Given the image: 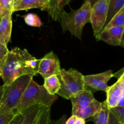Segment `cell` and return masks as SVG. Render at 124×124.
<instances>
[{
  "mask_svg": "<svg viewBox=\"0 0 124 124\" xmlns=\"http://www.w3.org/2000/svg\"><path fill=\"white\" fill-rule=\"evenodd\" d=\"M40 59L33 56L27 49L15 47L8 51L0 64L4 86H8L24 75L34 76L38 73Z\"/></svg>",
  "mask_w": 124,
  "mask_h": 124,
  "instance_id": "1",
  "label": "cell"
},
{
  "mask_svg": "<svg viewBox=\"0 0 124 124\" xmlns=\"http://www.w3.org/2000/svg\"><path fill=\"white\" fill-rule=\"evenodd\" d=\"M91 8L89 2H84L82 6L77 10L71 9L70 12L62 10L60 21L63 32L69 31L79 39H82L84 27L90 23Z\"/></svg>",
  "mask_w": 124,
  "mask_h": 124,
  "instance_id": "2",
  "label": "cell"
},
{
  "mask_svg": "<svg viewBox=\"0 0 124 124\" xmlns=\"http://www.w3.org/2000/svg\"><path fill=\"white\" fill-rule=\"evenodd\" d=\"M57 99L56 95L50 94L43 85L37 84L32 78L25 88L15 111L16 113H21L24 109L37 103H41L46 107L51 108Z\"/></svg>",
  "mask_w": 124,
  "mask_h": 124,
  "instance_id": "3",
  "label": "cell"
},
{
  "mask_svg": "<svg viewBox=\"0 0 124 124\" xmlns=\"http://www.w3.org/2000/svg\"><path fill=\"white\" fill-rule=\"evenodd\" d=\"M33 76L24 75L8 86H4V92L0 101V114L15 111L21 97Z\"/></svg>",
  "mask_w": 124,
  "mask_h": 124,
  "instance_id": "4",
  "label": "cell"
},
{
  "mask_svg": "<svg viewBox=\"0 0 124 124\" xmlns=\"http://www.w3.org/2000/svg\"><path fill=\"white\" fill-rule=\"evenodd\" d=\"M58 76L61 83V88L57 94L64 99H70L86 88L84 76L75 69L67 70L61 69Z\"/></svg>",
  "mask_w": 124,
  "mask_h": 124,
  "instance_id": "5",
  "label": "cell"
},
{
  "mask_svg": "<svg viewBox=\"0 0 124 124\" xmlns=\"http://www.w3.org/2000/svg\"><path fill=\"white\" fill-rule=\"evenodd\" d=\"M108 6L109 0H99L91 8L90 23L94 36L99 35L105 26Z\"/></svg>",
  "mask_w": 124,
  "mask_h": 124,
  "instance_id": "6",
  "label": "cell"
},
{
  "mask_svg": "<svg viewBox=\"0 0 124 124\" xmlns=\"http://www.w3.org/2000/svg\"><path fill=\"white\" fill-rule=\"evenodd\" d=\"M61 68L58 56L53 52L46 54L40 59L39 64L38 73L46 79L52 75H58L60 73Z\"/></svg>",
  "mask_w": 124,
  "mask_h": 124,
  "instance_id": "7",
  "label": "cell"
},
{
  "mask_svg": "<svg viewBox=\"0 0 124 124\" xmlns=\"http://www.w3.org/2000/svg\"><path fill=\"white\" fill-rule=\"evenodd\" d=\"M113 77L112 70H110L101 73L84 76L85 85L93 92L97 91L106 92L109 86L107 83Z\"/></svg>",
  "mask_w": 124,
  "mask_h": 124,
  "instance_id": "8",
  "label": "cell"
},
{
  "mask_svg": "<svg viewBox=\"0 0 124 124\" xmlns=\"http://www.w3.org/2000/svg\"><path fill=\"white\" fill-rule=\"evenodd\" d=\"M124 33V27H113L104 29L95 38L97 41H102L111 46H120Z\"/></svg>",
  "mask_w": 124,
  "mask_h": 124,
  "instance_id": "9",
  "label": "cell"
},
{
  "mask_svg": "<svg viewBox=\"0 0 124 124\" xmlns=\"http://www.w3.org/2000/svg\"><path fill=\"white\" fill-rule=\"evenodd\" d=\"M50 4V0H17L13 4V13L31 8H39L42 11L48 12Z\"/></svg>",
  "mask_w": 124,
  "mask_h": 124,
  "instance_id": "10",
  "label": "cell"
},
{
  "mask_svg": "<svg viewBox=\"0 0 124 124\" xmlns=\"http://www.w3.org/2000/svg\"><path fill=\"white\" fill-rule=\"evenodd\" d=\"M93 93V91L86 87L81 93L70 99L72 104V115L84 108L95 99Z\"/></svg>",
  "mask_w": 124,
  "mask_h": 124,
  "instance_id": "11",
  "label": "cell"
},
{
  "mask_svg": "<svg viewBox=\"0 0 124 124\" xmlns=\"http://www.w3.org/2000/svg\"><path fill=\"white\" fill-rule=\"evenodd\" d=\"M12 13L5 15L0 19V42L7 46L12 30Z\"/></svg>",
  "mask_w": 124,
  "mask_h": 124,
  "instance_id": "12",
  "label": "cell"
},
{
  "mask_svg": "<svg viewBox=\"0 0 124 124\" xmlns=\"http://www.w3.org/2000/svg\"><path fill=\"white\" fill-rule=\"evenodd\" d=\"M44 106L41 103H37L23 110L21 112L23 116L21 124H35L38 116Z\"/></svg>",
  "mask_w": 124,
  "mask_h": 124,
  "instance_id": "13",
  "label": "cell"
},
{
  "mask_svg": "<svg viewBox=\"0 0 124 124\" xmlns=\"http://www.w3.org/2000/svg\"><path fill=\"white\" fill-rule=\"evenodd\" d=\"M107 99L105 100L108 106L110 108H113L117 106L120 96L124 93V90L121 88L119 81L111 86H109L107 90Z\"/></svg>",
  "mask_w": 124,
  "mask_h": 124,
  "instance_id": "14",
  "label": "cell"
},
{
  "mask_svg": "<svg viewBox=\"0 0 124 124\" xmlns=\"http://www.w3.org/2000/svg\"><path fill=\"white\" fill-rule=\"evenodd\" d=\"M101 102L95 99L87 106L79 110L72 115H75L76 117L86 120L93 117L99 111V109L101 108Z\"/></svg>",
  "mask_w": 124,
  "mask_h": 124,
  "instance_id": "15",
  "label": "cell"
},
{
  "mask_svg": "<svg viewBox=\"0 0 124 124\" xmlns=\"http://www.w3.org/2000/svg\"><path fill=\"white\" fill-rule=\"evenodd\" d=\"M109 113L110 108L105 101L101 102V108L93 117H90V121L94 122V124H107Z\"/></svg>",
  "mask_w": 124,
  "mask_h": 124,
  "instance_id": "16",
  "label": "cell"
},
{
  "mask_svg": "<svg viewBox=\"0 0 124 124\" xmlns=\"http://www.w3.org/2000/svg\"><path fill=\"white\" fill-rule=\"evenodd\" d=\"M44 87L50 94L56 95L61 88V83L57 75H52L44 79Z\"/></svg>",
  "mask_w": 124,
  "mask_h": 124,
  "instance_id": "17",
  "label": "cell"
},
{
  "mask_svg": "<svg viewBox=\"0 0 124 124\" xmlns=\"http://www.w3.org/2000/svg\"><path fill=\"white\" fill-rule=\"evenodd\" d=\"M124 7V0H109L107 18L105 24V27L114 16Z\"/></svg>",
  "mask_w": 124,
  "mask_h": 124,
  "instance_id": "18",
  "label": "cell"
},
{
  "mask_svg": "<svg viewBox=\"0 0 124 124\" xmlns=\"http://www.w3.org/2000/svg\"><path fill=\"white\" fill-rule=\"evenodd\" d=\"M113 27H124V7L114 16L103 30Z\"/></svg>",
  "mask_w": 124,
  "mask_h": 124,
  "instance_id": "19",
  "label": "cell"
},
{
  "mask_svg": "<svg viewBox=\"0 0 124 124\" xmlns=\"http://www.w3.org/2000/svg\"><path fill=\"white\" fill-rule=\"evenodd\" d=\"M50 8L47 12L53 20L60 21L61 14L62 10L59 7V0H50Z\"/></svg>",
  "mask_w": 124,
  "mask_h": 124,
  "instance_id": "20",
  "label": "cell"
},
{
  "mask_svg": "<svg viewBox=\"0 0 124 124\" xmlns=\"http://www.w3.org/2000/svg\"><path fill=\"white\" fill-rule=\"evenodd\" d=\"M51 121V108L44 106L41 110L35 124H49Z\"/></svg>",
  "mask_w": 124,
  "mask_h": 124,
  "instance_id": "21",
  "label": "cell"
},
{
  "mask_svg": "<svg viewBox=\"0 0 124 124\" xmlns=\"http://www.w3.org/2000/svg\"><path fill=\"white\" fill-rule=\"evenodd\" d=\"M23 18L27 25L34 27H41L42 23L39 17L35 13H30L23 16Z\"/></svg>",
  "mask_w": 124,
  "mask_h": 124,
  "instance_id": "22",
  "label": "cell"
},
{
  "mask_svg": "<svg viewBox=\"0 0 124 124\" xmlns=\"http://www.w3.org/2000/svg\"><path fill=\"white\" fill-rule=\"evenodd\" d=\"M15 0H0V8L3 16L8 13H13V7Z\"/></svg>",
  "mask_w": 124,
  "mask_h": 124,
  "instance_id": "23",
  "label": "cell"
},
{
  "mask_svg": "<svg viewBox=\"0 0 124 124\" xmlns=\"http://www.w3.org/2000/svg\"><path fill=\"white\" fill-rule=\"evenodd\" d=\"M16 114L15 111L0 114V124H8Z\"/></svg>",
  "mask_w": 124,
  "mask_h": 124,
  "instance_id": "24",
  "label": "cell"
},
{
  "mask_svg": "<svg viewBox=\"0 0 124 124\" xmlns=\"http://www.w3.org/2000/svg\"><path fill=\"white\" fill-rule=\"evenodd\" d=\"M111 112L115 116L121 124H124V107H116L110 108Z\"/></svg>",
  "mask_w": 124,
  "mask_h": 124,
  "instance_id": "25",
  "label": "cell"
},
{
  "mask_svg": "<svg viewBox=\"0 0 124 124\" xmlns=\"http://www.w3.org/2000/svg\"><path fill=\"white\" fill-rule=\"evenodd\" d=\"M8 49L7 48V46L2 44L0 42V64L3 62L8 52Z\"/></svg>",
  "mask_w": 124,
  "mask_h": 124,
  "instance_id": "26",
  "label": "cell"
},
{
  "mask_svg": "<svg viewBox=\"0 0 124 124\" xmlns=\"http://www.w3.org/2000/svg\"><path fill=\"white\" fill-rule=\"evenodd\" d=\"M23 120V116L21 113H18L15 116L13 119L8 124H21Z\"/></svg>",
  "mask_w": 124,
  "mask_h": 124,
  "instance_id": "27",
  "label": "cell"
},
{
  "mask_svg": "<svg viewBox=\"0 0 124 124\" xmlns=\"http://www.w3.org/2000/svg\"><path fill=\"white\" fill-rule=\"evenodd\" d=\"M107 124H122L118 121L117 118L115 117V115L111 112L110 109V113H109L108 120Z\"/></svg>",
  "mask_w": 124,
  "mask_h": 124,
  "instance_id": "28",
  "label": "cell"
},
{
  "mask_svg": "<svg viewBox=\"0 0 124 124\" xmlns=\"http://www.w3.org/2000/svg\"><path fill=\"white\" fill-rule=\"evenodd\" d=\"M67 120V115H64L57 120H51L49 124H65Z\"/></svg>",
  "mask_w": 124,
  "mask_h": 124,
  "instance_id": "29",
  "label": "cell"
},
{
  "mask_svg": "<svg viewBox=\"0 0 124 124\" xmlns=\"http://www.w3.org/2000/svg\"><path fill=\"white\" fill-rule=\"evenodd\" d=\"M113 76L117 78L118 79L117 80L124 81V67L122 69H121L120 71H117L116 73L113 74Z\"/></svg>",
  "mask_w": 124,
  "mask_h": 124,
  "instance_id": "30",
  "label": "cell"
},
{
  "mask_svg": "<svg viewBox=\"0 0 124 124\" xmlns=\"http://www.w3.org/2000/svg\"><path fill=\"white\" fill-rule=\"evenodd\" d=\"M73 1H75V0H59V7H60V8L61 9V10H62L64 7L66 5L69 4L70 2H71Z\"/></svg>",
  "mask_w": 124,
  "mask_h": 124,
  "instance_id": "31",
  "label": "cell"
},
{
  "mask_svg": "<svg viewBox=\"0 0 124 124\" xmlns=\"http://www.w3.org/2000/svg\"><path fill=\"white\" fill-rule=\"evenodd\" d=\"M117 107H124V92L120 96Z\"/></svg>",
  "mask_w": 124,
  "mask_h": 124,
  "instance_id": "32",
  "label": "cell"
},
{
  "mask_svg": "<svg viewBox=\"0 0 124 124\" xmlns=\"http://www.w3.org/2000/svg\"><path fill=\"white\" fill-rule=\"evenodd\" d=\"M76 117H77L76 116H75V115H72L71 117H69L67 120H66L65 124H74Z\"/></svg>",
  "mask_w": 124,
  "mask_h": 124,
  "instance_id": "33",
  "label": "cell"
},
{
  "mask_svg": "<svg viewBox=\"0 0 124 124\" xmlns=\"http://www.w3.org/2000/svg\"><path fill=\"white\" fill-rule=\"evenodd\" d=\"M74 124H85V120L80 117H76Z\"/></svg>",
  "mask_w": 124,
  "mask_h": 124,
  "instance_id": "34",
  "label": "cell"
},
{
  "mask_svg": "<svg viewBox=\"0 0 124 124\" xmlns=\"http://www.w3.org/2000/svg\"><path fill=\"white\" fill-rule=\"evenodd\" d=\"M99 0H84V2H88L90 4L91 7L93 6L96 2H97Z\"/></svg>",
  "mask_w": 124,
  "mask_h": 124,
  "instance_id": "35",
  "label": "cell"
},
{
  "mask_svg": "<svg viewBox=\"0 0 124 124\" xmlns=\"http://www.w3.org/2000/svg\"><path fill=\"white\" fill-rule=\"evenodd\" d=\"M4 92V86L3 85H0V101H1V98H2V94H3Z\"/></svg>",
  "mask_w": 124,
  "mask_h": 124,
  "instance_id": "36",
  "label": "cell"
},
{
  "mask_svg": "<svg viewBox=\"0 0 124 124\" xmlns=\"http://www.w3.org/2000/svg\"><path fill=\"white\" fill-rule=\"evenodd\" d=\"M120 46H121V47L124 48V33L123 34V36H122V39H121V44H120Z\"/></svg>",
  "mask_w": 124,
  "mask_h": 124,
  "instance_id": "37",
  "label": "cell"
},
{
  "mask_svg": "<svg viewBox=\"0 0 124 124\" xmlns=\"http://www.w3.org/2000/svg\"><path fill=\"white\" fill-rule=\"evenodd\" d=\"M2 16H3V14H2V10H1V8H0V19H1V18H2Z\"/></svg>",
  "mask_w": 124,
  "mask_h": 124,
  "instance_id": "38",
  "label": "cell"
},
{
  "mask_svg": "<svg viewBox=\"0 0 124 124\" xmlns=\"http://www.w3.org/2000/svg\"><path fill=\"white\" fill-rule=\"evenodd\" d=\"M0 78H1V65H0Z\"/></svg>",
  "mask_w": 124,
  "mask_h": 124,
  "instance_id": "39",
  "label": "cell"
},
{
  "mask_svg": "<svg viewBox=\"0 0 124 124\" xmlns=\"http://www.w3.org/2000/svg\"><path fill=\"white\" fill-rule=\"evenodd\" d=\"M17 1V0H15V1Z\"/></svg>",
  "mask_w": 124,
  "mask_h": 124,
  "instance_id": "40",
  "label": "cell"
}]
</instances>
